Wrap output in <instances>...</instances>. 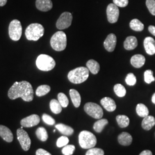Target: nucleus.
<instances>
[{
  "mask_svg": "<svg viewBox=\"0 0 155 155\" xmlns=\"http://www.w3.org/2000/svg\"><path fill=\"white\" fill-rule=\"evenodd\" d=\"M8 97L11 100L21 98L24 101L31 102L33 99L32 86L27 81L16 82L9 90Z\"/></svg>",
  "mask_w": 155,
  "mask_h": 155,
  "instance_id": "nucleus-1",
  "label": "nucleus"
},
{
  "mask_svg": "<svg viewBox=\"0 0 155 155\" xmlns=\"http://www.w3.org/2000/svg\"><path fill=\"white\" fill-rule=\"evenodd\" d=\"M129 25L132 30L137 32L142 31L144 28V24L137 18L133 19L130 22Z\"/></svg>",
  "mask_w": 155,
  "mask_h": 155,
  "instance_id": "nucleus-26",
  "label": "nucleus"
},
{
  "mask_svg": "<svg viewBox=\"0 0 155 155\" xmlns=\"http://www.w3.org/2000/svg\"><path fill=\"white\" fill-rule=\"evenodd\" d=\"M9 35L13 41L19 40L22 35V26L18 20H12L9 26Z\"/></svg>",
  "mask_w": 155,
  "mask_h": 155,
  "instance_id": "nucleus-8",
  "label": "nucleus"
},
{
  "mask_svg": "<svg viewBox=\"0 0 155 155\" xmlns=\"http://www.w3.org/2000/svg\"><path fill=\"white\" fill-rule=\"evenodd\" d=\"M51 90V87L48 85H41L38 87L36 91V94L38 97H42L48 94Z\"/></svg>",
  "mask_w": 155,
  "mask_h": 155,
  "instance_id": "nucleus-31",
  "label": "nucleus"
},
{
  "mask_svg": "<svg viewBox=\"0 0 155 155\" xmlns=\"http://www.w3.org/2000/svg\"><path fill=\"white\" fill-rule=\"evenodd\" d=\"M70 95L73 105L75 107H79L81 103V97L79 92L75 89H71L70 90Z\"/></svg>",
  "mask_w": 155,
  "mask_h": 155,
  "instance_id": "nucleus-22",
  "label": "nucleus"
},
{
  "mask_svg": "<svg viewBox=\"0 0 155 155\" xmlns=\"http://www.w3.org/2000/svg\"><path fill=\"white\" fill-rule=\"evenodd\" d=\"M106 14L108 21L110 23L116 22L120 15L119 9L114 4H110L107 7Z\"/></svg>",
  "mask_w": 155,
  "mask_h": 155,
  "instance_id": "nucleus-11",
  "label": "nucleus"
},
{
  "mask_svg": "<svg viewBox=\"0 0 155 155\" xmlns=\"http://www.w3.org/2000/svg\"><path fill=\"white\" fill-rule=\"evenodd\" d=\"M36 6L40 11L48 12L52 8L53 4L51 0H36Z\"/></svg>",
  "mask_w": 155,
  "mask_h": 155,
  "instance_id": "nucleus-15",
  "label": "nucleus"
},
{
  "mask_svg": "<svg viewBox=\"0 0 155 155\" xmlns=\"http://www.w3.org/2000/svg\"><path fill=\"white\" fill-rule=\"evenodd\" d=\"M144 46L146 52L150 55L155 54V40L151 37H147L144 39Z\"/></svg>",
  "mask_w": 155,
  "mask_h": 155,
  "instance_id": "nucleus-14",
  "label": "nucleus"
},
{
  "mask_svg": "<svg viewBox=\"0 0 155 155\" xmlns=\"http://www.w3.org/2000/svg\"><path fill=\"white\" fill-rule=\"evenodd\" d=\"M146 5L150 13L155 16V0H147Z\"/></svg>",
  "mask_w": 155,
  "mask_h": 155,
  "instance_id": "nucleus-38",
  "label": "nucleus"
},
{
  "mask_svg": "<svg viewBox=\"0 0 155 155\" xmlns=\"http://www.w3.org/2000/svg\"><path fill=\"white\" fill-rule=\"evenodd\" d=\"M144 81L148 84H150L155 81V78L153 75V71L150 70H146L144 72Z\"/></svg>",
  "mask_w": 155,
  "mask_h": 155,
  "instance_id": "nucleus-34",
  "label": "nucleus"
},
{
  "mask_svg": "<svg viewBox=\"0 0 155 155\" xmlns=\"http://www.w3.org/2000/svg\"><path fill=\"white\" fill-rule=\"evenodd\" d=\"M132 137L127 132H122L118 137V141L119 144L124 146H128L132 143Z\"/></svg>",
  "mask_w": 155,
  "mask_h": 155,
  "instance_id": "nucleus-20",
  "label": "nucleus"
},
{
  "mask_svg": "<svg viewBox=\"0 0 155 155\" xmlns=\"http://www.w3.org/2000/svg\"><path fill=\"white\" fill-rule=\"evenodd\" d=\"M114 91L117 95L119 97H124L127 93L125 87L121 84H116L114 86Z\"/></svg>",
  "mask_w": 155,
  "mask_h": 155,
  "instance_id": "nucleus-32",
  "label": "nucleus"
},
{
  "mask_svg": "<svg viewBox=\"0 0 155 155\" xmlns=\"http://www.w3.org/2000/svg\"><path fill=\"white\" fill-rule=\"evenodd\" d=\"M113 2L118 7L124 8L126 7L128 5L129 0H113Z\"/></svg>",
  "mask_w": 155,
  "mask_h": 155,
  "instance_id": "nucleus-41",
  "label": "nucleus"
},
{
  "mask_svg": "<svg viewBox=\"0 0 155 155\" xmlns=\"http://www.w3.org/2000/svg\"><path fill=\"white\" fill-rule=\"evenodd\" d=\"M40 121V117L36 114H32L22 119L20 124L22 127H31L38 125Z\"/></svg>",
  "mask_w": 155,
  "mask_h": 155,
  "instance_id": "nucleus-12",
  "label": "nucleus"
},
{
  "mask_svg": "<svg viewBox=\"0 0 155 155\" xmlns=\"http://www.w3.org/2000/svg\"><path fill=\"white\" fill-rule=\"evenodd\" d=\"M42 118H43V121L48 125H53L55 123V120L52 117L50 116L47 114H44L42 116Z\"/></svg>",
  "mask_w": 155,
  "mask_h": 155,
  "instance_id": "nucleus-40",
  "label": "nucleus"
},
{
  "mask_svg": "<svg viewBox=\"0 0 155 155\" xmlns=\"http://www.w3.org/2000/svg\"><path fill=\"white\" fill-rule=\"evenodd\" d=\"M84 110L88 115L95 119L102 118L104 115L102 107L98 104L93 102L86 103L84 106Z\"/></svg>",
  "mask_w": 155,
  "mask_h": 155,
  "instance_id": "nucleus-7",
  "label": "nucleus"
},
{
  "mask_svg": "<svg viewBox=\"0 0 155 155\" xmlns=\"http://www.w3.org/2000/svg\"><path fill=\"white\" fill-rule=\"evenodd\" d=\"M52 48L56 51L65 50L67 46V36L63 31L56 32L51 38L50 41Z\"/></svg>",
  "mask_w": 155,
  "mask_h": 155,
  "instance_id": "nucleus-5",
  "label": "nucleus"
},
{
  "mask_svg": "<svg viewBox=\"0 0 155 155\" xmlns=\"http://www.w3.org/2000/svg\"><path fill=\"white\" fill-rule=\"evenodd\" d=\"M86 155H104V151L101 148H92L89 149Z\"/></svg>",
  "mask_w": 155,
  "mask_h": 155,
  "instance_id": "nucleus-37",
  "label": "nucleus"
},
{
  "mask_svg": "<svg viewBox=\"0 0 155 155\" xmlns=\"http://www.w3.org/2000/svg\"><path fill=\"white\" fill-rule=\"evenodd\" d=\"M139 155H152V153L150 150H145L141 152Z\"/></svg>",
  "mask_w": 155,
  "mask_h": 155,
  "instance_id": "nucleus-44",
  "label": "nucleus"
},
{
  "mask_svg": "<svg viewBox=\"0 0 155 155\" xmlns=\"http://www.w3.org/2000/svg\"><path fill=\"white\" fill-rule=\"evenodd\" d=\"M125 82L127 85L134 86L136 83L137 79L133 73H129L125 78Z\"/></svg>",
  "mask_w": 155,
  "mask_h": 155,
  "instance_id": "nucleus-36",
  "label": "nucleus"
},
{
  "mask_svg": "<svg viewBox=\"0 0 155 155\" xmlns=\"http://www.w3.org/2000/svg\"><path fill=\"white\" fill-rule=\"evenodd\" d=\"M148 31L150 33L155 36V27L153 25H150L148 27Z\"/></svg>",
  "mask_w": 155,
  "mask_h": 155,
  "instance_id": "nucleus-43",
  "label": "nucleus"
},
{
  "mask_svg": "<svg viewBox=\"0 0 155 155\" xmlns=\"http://www.w3.org/2000/svg\"><path fill=\"white\" fill-rule=\"evenodd\" d=\"M50 109L54 114H59L62 110V106L58 101V100H52L50 104Z\"/></svg>",
  "mask_w": 155,
  "mask_h": 155,
  "instance_id": "nucleus-25",
  "label": "nucleus"
},
{
  "mask_svg": "<svg viewBox=\"0 0 155 155\" xmlns=\"http://www.w3.org/2000/svg\"><path fill=\"white\" fill-rule=\"evenodd\" d=\"M17 139L24 150H29L31 144V140L27 132L22 129V127L17 130Z\"/></svg>",
  "mask_w": 155,
  "mask_h": 155,
  "instance_id": "nucleus-9",
  "label": "nucleus"
},
{
  "mask_svg": "<svg viewBox=\"0 0 155 155\" xmlns=\"http://www.w3.org/2000/svg\"><path fill=\"white\" fill-rule=\"evenodd\" d=\"M0 136L8 143H11L13 140V135L11 130L5 126L0 125Z\"/></svg>",
  "mask_w": 155,
  "mask_h": 155,
  "instance_id": "nucleus-17",
  "label": "nucleus"
},
{
  "mask_svg": "<svg viewBox=\"0 0 155 155\" xmlns=\"http://www.w3.org/2000/svg\"><path fill=\"white\" fill-rule=\"evenodd\" d=\"M72 21V14L70 12H64L61 14L56 22V27L59 29H64L70 27Z\"/></svg>",
  "mask_w": 155,
  "mask_h": 155,
  "instance_id": "nucleus-10",
  "label": "nucleus"
},
{
  "mask_svg": "<svg viewBox=\"0 0 155 155\" xmlns=\"http://www.w3.org/2000/svg\"><path fill=\"white\" fill-rule=\"evenodd\" d=\"M108 124V121L106 119H100L95 122L93 126L94 130L98 133L101 132L106 125Z\"/></svg>",
  "mask_w": 155,
  "mask_h": 155,
  "instance_id": "nucleus-27",
  "label": "nucleus"
},
{
  "mask_svg": "<svg viewBox=\"0 0 155 155\" xmlns=\"http://www.w3.org/2000/svg\"><path fill=\"white\" fill-rule=\"evenodd\" d=\"M89 76V69L84 67H80L70 71L68 74V79L71 83L80 84L85 82Z\"/></svg>",
  "mask_w": 155,
  "mask_h": 155,
  "instance_id": "nucleus-2",
  "label": "nucleus"
},
{
  "mask_svg": "<svg viewBox=\"0 0 155 155\" xmlns=\"http://www.w3.org/2000/svg\"><path fill=\"white\" fill-rule=\"evenodd\" d=\"M101 104L106 110L109 112L116 109L117 106L114 101L109 97H104L101 100Z\"/></svg>",
  "mask_w": 155,
  "mask_h": 155,
  "instance_id": "nucleus-16",
  "label": "nucleus"
},
{
  "mask_svg": "<svg viewBox=\"0 0 155 155\" xmlns=\"http://www.w3.org/2000/svg\"><path fill=\"white\" fill-rule=\"evenodd\" d=\"M69 143V139H68L67 137L66 136H61L58 139L56 142V145L58 147L61 148L67 145Z\"/></svg>",
  "mask_w": 155,
  "mask_h": 155,
  "instance_id": "nucleus-39",
  "label": "nucleus"
},
{
  "mask_svg": "<svg viewBox=\"0 0 155 155\" xmlns=\"http://www.w3.org/2000/svg\"><path fill=\"white\" fill-rule=\"evenodd\" d=\"M25 36L28 40L37 41L45 33V28L38 23L30 24L25 30Z\"/></svg>",
  "mask_w": 155,
  "mask_h": 155,
  "instance_id": "nucleus-4",
  "label": "nucleus"
},
{
  "mask_svg": "<svg viewBox=\"0 0 155 155\" xmlns=\"http://www.w3.org/2000/svg\"><path fill=\"white\" fill-rule=\"evenodd\" d=\"M138 45L137 39L133 36H130L127 38L124 43V47L125 50L130 51L135 49Z\"/></svg>",
  "mask_w": 155,
  "mask_h": 155,
  "instance_id": "nucleus-18",
  "label": "nucleus"
},
{
  "mask_svg": "<svg viewBox=\"0 0 155 155\" xmlns=\"http://www.w3.org/2000/svg\"><path fill=\"white\" fill-rule=\"evenodd\" d=\"M117 37L116 36L113 34H109L104 41V45L106 50L108 52H113L116 46Z\"/></svg>",
  "mask_w": 155,
  "mask_h": 155,
  "instance_id": "nucleus-13",
  "label": "nucleus"
},
{
  "mask_svg": "<svg viewBox=\"0 0 155 155\" xmlns=\"http://www.w3.org/2000/svg\"><path fill=\"white\" fill-rule=\"evenodd\" d=\"M7 2V0H0V6L5 5Z\"/></svg>",
  "mask_w": 155,
  "mask_h": 155,
  "instance_id": "nucleus-45",
  "label": "nucleus"
},
{
  "mask_svg": "<svg viewBox=\"0 0 155 155\" xmlns=\"http://www.w3.org/2000/svg\"><path fill=\"white\" fill-rule=\"evenodd\" d=\"M145 62V58L140 54L133 56L130 59V63L134 67L139 68L143 66Z\"/></svg>",
  "mask_w": 155,
  "mask_h": 155,
  "instance_id": "nucleus-19",
  "label": "nucleus"
},
{
  "mask_svg": "<svg viewBox=\"0 0 155 155\" xmlns=\"http://www.w3.org/2000/svg\"><path fill=\"white\" fill-rule=\"evenodd\" d=\"M55 127L61 134L65 136H71L74 132V130L72 127L63 124L56 125Z\"/></svg>",
  "mask_w": 155,
  "mask_h": 155,
  "instance_id": "nucleus-23",
  "label": "nucleus"
},
{
  "mask_svg": "<svg viewBox=\"0 0 155 155\" xmlns=\"http://www.w3.org/2000/svg\"><path fill=\"white\" fill-rule=\"evenodd\" d=\"M58 101L61 104V106L63 107H66L68 105L69 101L68 99L67 98L66 95L64 93H60L58 95Z\"/></svg>",
  "mask_w": 155,
  "mask_h": 155,
  "instance_id": "nucleus-33",
  "label": "nucleus"
},
{
  "mask_svg": "<svg viewBox=\"0 0 155 155\" xmlns=\"http://www.w3.org/2000/svg\"><path fill=\"white\" fill-rule=\"evenodd\" d=\"M36 64L40 70L48 71L55 67L56 62L51 56L45 54H41L38 57Z\"/></svg>",
  "mask_w": 155,
  "mask_h": 155,
  "instance_id": "nucleus-6",
  "label": "nucleus"
},
{
  "mask_svg": "<svg viewBox=\"0 0 155 155\" xmlns=\"http://www.w3.org/2000/svg\"><path fill=\"white\" fill-rule=\"evenodd\" d=\"M155 117L152 116H147L144 117L141 123L142 127L145 130H150L155 126Z\"/></svg>",
  "mask_w": 155,
  "mask_h": 155,
  "instance_id": "nucleus-21",
  "label": "nucleus"
},
{
  "mask_svg": "<svg viewBox=\"0 0 155 155\" xmlns=\"http://www.w3.org/2000/svg\"><path fill=\"white\" fill-rule=\"evenodd\" d=\"M37 137L41 141H45L48 139V133L45 127H39L36 131Z\"/></svg>",
  "mask_w": 155,
  "mask_h": 155,
  "instance_id": "nucleus-30",
  "label": "nucleus"
},
{
  "mask_svg": "<svg viewBox=\"0 0 155 155\" xmlns=\"http://www.w3.org/2000/svg\"><path fill=\"white\" fill-rule=\"evenodd\" d=\"M152 102H153L154 104H155V93L153 94L152 97Z\"/></svg>",
  "mask_w": 155,
  "mask_h": 155,
  "instance_id": "nucleus-46",
  "label": "nucleus"
},
{
  "mask_svg": "<svg viewBox=\"0 0 155 155\" xmlns=\"http://www.w3.org/2000/svg\"><path fill=\"white\" fill-rule=\"evenodd\" d=\"M75 150V147L73 145H67L63 147L62 149V153L64 155H72L74 150Z\"/></svg>",
  "mask_w": 155,
  "mask_h": 155,
  "instance_id": "nucleus-35",
  "label": "nucleus"
},
{
  "mask_svg": "<svg viewBox=\"0 0 155 155\" xmlns=\"http://www.w3.org/2000/svg\"><path fill=\"white\" fill-rule=\"evenodd\" d=\"M36 155H52L50 152L40 148L36 150Z\"/></svg>",
  "mask_w": 155,
  "mask_h": 155,
  "instance_id": "nucleus-42",
  "label": "nucleus"
},
{
  "mask_svg": "<svg viewBox=\"0 0 155 155\" xmlns=\"http://www.w3.org/2000/svg\"><path fill=\"white\" fill-rule=\"evenodd\" d=\"M79 143L83 149H90L95 146L97 138L93 133L83 130L79 134Z\"/></svg>",
  "mask_w": 155,
  "mask_h": 155,
  "instance_id": "nucleus-3",
  "label": "nucleus"
},
{
  "mask_svg": "<svg viewBox=\"0 0 155 155\" xmlns=\"http://www.w3.org/2000/svg\"><path fill=\"white\" fill-rule=\"evenodd\" d=\"M86 66L89 69V71H90L94 75L97 74L100 71V64L93 59L89 60L86 63Z\"/></svg>",
  "mask_w": 155,
  "mask_h": 155,
  "instance_id": "nucleus-24",
  "label": "nucleus"
},
{
  "mask_svg": "<svg viewBox=\"0 0 155 155\" xmlns=\"http://www.w3.org/2000/svg\"><path fill=\"white\" fill-rule=\"evenodd\" d=\"M116 120L119 127L122 128L127 127L130 122L129 118L125 115H118L116 117Z\"/></svg>",
  "mask_w": 155,
  "mask_h": 155,
  "instance_id": "nucleus-28",
  "label": "nucleus"
},
{
  "mask_svg": "<svg viewBox=\"0 0 155 155\" xmlns=\"http://www.w3.org/2000/svg\"><path fill=\"white\" fill-rule=\"evenodd\" d=\"M136 112L139 116L145 117L149 114V110L146 106L143 104H139L136 106Z\"/></svg>",
  "mask_w": 155,
  "mask_h": 155,
  "instance_id": "nucleus-29",
  "label": "nucleus"
}]
</instances>
